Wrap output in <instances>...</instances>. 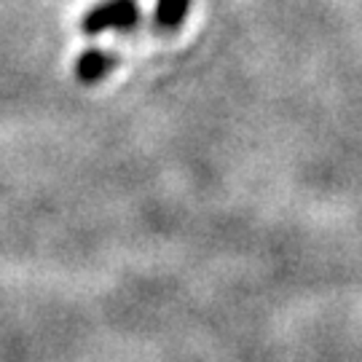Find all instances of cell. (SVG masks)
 <instances>
[{
	"instance_id": "3",
	"label": "cell",
	"mask_w": 362,
	"mask_h": 362,
	"mask_svg": "<svg viewBox=\"0 0 362 362\" xmlns=\"http://www.w3.org/2000/svg\"><path fill=\"white\" fill-rule=\"evenodd\" d=\"M191 11V0H156V25L175 30Z\"/></svg>"
},
{
	"instance_id": "1",
	"label": "cell",
	"mask_w": 362,
	"mask_h": 362,
	"mask_svg": "<svg viewBox=\"0 0 362 362\" xmlns=\"http://www.w3.org/2000/svg\"><path fill=\"white\" fill-rule=\"evenodd\" d=\"M137 19H140L137 0H105L83 16L81 27L86 35H100L107 30H132Z\"/></svg>"
},
{
	"instance_id": "2",
	"label": "cell",
	"mask_w": 362,
	"mask_h": 362,
	"mask_svg": "<svg viewBox=\"0 0 362 362\" xmlns=\"http://www.w3.org/2000/svg\"><path fill=\"white\" fill-rule=\"evenodd\" d=\"M113 65H116L113 54L103 52V49H89L76 59V78L83 83H97L113 70Z\"/></svg>"
}]
</instances>
